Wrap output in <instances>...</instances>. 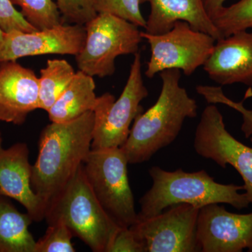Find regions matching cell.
Wrapping results in <instances>:
<instances>
[{
    "mask_svg": "<svg viewBox=\"0 0 252 252\" xmlns=\"http://www.w3.org/2000/svg\"><path fill=\"white\" fill-rule=\"evenodd\" d=\"M0 195H1V192H0Z\"/></svg>",
    "mask_w": 252,
    "mask_h": 252,
    "instance_id": "30",
    "label": "cell"
},
{
    "mask_svg": "<svg viewBox=\"0 0 252 252\" xmlns=\"http://www.w3.org/2000/svg\"><path fill=\"white\" fill-rule=\"evenodd\" d=\"M107 252H146L144 243L130 227L119 228Z\"/></svg>",
    "mask_w": 252,
    "mask_h": 252,
    "instance_id": "27",
    "label": "cell"
},
{
    "mask_svg": "<svg viewBox=\"0 0 252 252\" xmlns=\"http://www.w3.org/2000/svg\"><path fill=\"white\" fill-rule=\"evenodd\" d=\"M48 224L61 221L94 252H107L119 228L96 198L81 165L48 204Z\"/></svg>",
    "mask_w": 252,
    "mask_h": 252,
    "instance_id": "4",
    "label": "cell"
},
{
    "mask_svg": "<svg viewBox=\"0 0 252 252\" xmlns=\"http://www.w3.org/2000/svg\"><path fill=\"white\" fill-rule=\"evenodd\" d=\"M4 32L1 31L0 28V46H1V43H2L3 39H4Z\"/></svg>",
    "mask_w": 252,
    "mask_h": 252,
    "instance_id": "29",
    "label": "cell"
},
{
    "mask_svg": "<svg viewBox=\"0 0 252 252\" xmlns=\"http://www.w3.org/2000/svg\"><path fill=\"white\" fill-rule=\"evenodd\" d=\"M94 77L79 70L66 90L48 111L50 121L71 122L94 111L97 104Z\"/></svg>",
    "mask_w": 252,
    "mask_h": 252,
    "instance_id": "17",
    "label": "cell"
},
{
    "mask_svg": "<svg viewBox=\"0 0 252 252\" xmlns=\"http://www.w3.org/2000/svg\"><path fill=\"white\" fill-rule=\"evenodd\" d=\"M203 69L220 86L240 83L252 87V32H238L217 41Z\"/></svg>",
    "mask_w": 252,
    "mask_h": 252,
    "instance_id": "15",
    "label": "cell"
},
{
    "mask_svg": "<svg viewBox=\"0 0 252 252\" xmlns=\"http://www.w3.org/2000/svg\"><path fill=\"white\" fill-rule=\"evenodd\" d=\"M32 221L0 195V252H34L36 240L29 230Z\"/></svg>",
    "mask_w": 252,
    "mask_h": 252,
    "instance_id": "18",
    "label": "cell"
},
{
    "mask_svg": "<svg viewBox=\"0 0 252 252\" xmlns=\"http://www.w3.org/2000/svg\"><path fill=\"white\" fill-rule=\"evenodd\" d=\"M141 0H94L97 14H110L145 29L147 20L141 11Z\"/></svg>",
    "mask_w": 252,
    "mask_h": 252,
    "instance_id": "22",
    "label": "cell"
},
{
    "mask_svg": "<svg viewBox=\"0 0 252 252\" xmlns=\"http://www.w3.org/2000/svg\"><path fill=\"white\" fill-rule=\"evenodd\" d=\"M153 180L152 188L140 200L141 210L137 220L157 216L167 207L179 203L202 207L212 203L228 204L238 210L250 204L244 186L222 185L205 170L187 172L178 169L170 172L158 166L149 170Z\"/></svg>",
    "mask_w": 252,
    "mask_h": 252,
    "instance_id": "3",
    "label": "cell"
},
{
    "mask_svg": "<svg viewBox=\"0 0 252 252\" xmlns=\"http://www.w3.org/2000/svg\"><path fill=\"white\" fill-rule=\"evenodd\" d=\"M220 203L202 207L197 239L202 252H252V212L232 213Z\"/></svg>",
    "mask_w": 252,
    "mask_h": 252,
    "instance_id": "12",
    "label": "cell"
},
{
    "mask_svg": "<svg viewBox=\"0 0 252 252\" xmlns=\"http://www.w3.org/2000/svg\"><path fill=\"white\" fill-rule=\"evenodd\" d=\"M193 145L200 157L213 160L223 168L228 164L234 167L245 182V193L252 203V148L230 135L215 104L204 109L195 130Z\"/></svg>",
    "mask_w": 252,
    "mask_h": 252,
    "instance_id": "10",
    "label": "cell"
},
{
    "mask_svg": "<svg viewBox=\"0 0 252 252\" xmlns=\"http://www.w3.org/2000/svg\"><path fill=\"white\" fill-rule=\"evenodd\" d=\"M21 8V14L38 31L63 24V18L55 0H11Z\"/></svg>",
    "mask_w": 252,
    "mask_h": 252,
    "instance_id": "21",
    "label": "cell"
},
{
    "mask_svg": "<svg viewBox=\"0 0 252 252\" xmlns=\"http://www.w3.org/2000/svg\"><path fill=\"white\" fill-rule=\"evenodd\" d=\"M64 23L85 26L97 15L94 0H55Z\"/></svg>",
    "mask_w": 252,
    "mask_h": 252,
    "instance_id": "25",
    "label": "cell"
},
{
    "mask_svg": "<svg viewBox=\"0 0 252 252\" xmlns=\"http://www.w3.org/2000/svg\"><path fill=\"white\" fill-rule=\"evenodd\" d=\"M225 1L226 0H203L205 11L210 19L224 6Z\"/></svg>",
    "mask_w": 252,
    "mask_h": 252,
    "instance_id": "28",
    "label": "cell"
},
{
    "mask_svg": "<svg viewBox=\"0 0 252 252\" xmlns=\"http://www.w3.org/2000/svg\"><path fill=\"white\" fill-rule=\"evenodd\" d=\"M76 72L65 60H48L40 71L39 109L49 110L72 82Z\"/></svg>",
    "mask_w": 252,
    "mask_h": 252,
    "instance_id": "19",
    "label": "cell"
},
{
    "mask_svg": "<svg viewBox=\"0 0 252 252\" xmlns=\"http://www.w3.org/2000/svg\"><path fill=\"white\" fill-rule=\"evenodd\" d=\"M0 28L4 33L14 31L26 32L38 31L26 21L11 0H0Z\"/></svg>",
    "mask_w": 252,
    "mask_h": 252,
    "instance_id": "26",
    "label": "cell"
},
{
    "mask_svg": "<svg viewBox=\"0 0 252 252\" xmlns=\"http://www.w3.org/2000/svg\"><path fill=\"white\" fill-rule=\"evenodd\" d=\"M94 113L64 123L51 122L41 131L31 186L48 204L72 180L91 151Z\"/></svg>",
    "mask_w": 252,
    "mask_h": 252,
    "instance_id": "1",
    "label": "cell"
},
{
    "mask_svg": "<svg viewBox=\"0 0 252 252\" xmlns=\"http://www.w3.org/2000/svg\"><path fill=\"white\" fill-rule=\"evenodd\" d=\"M141 35L150 46L151 57L145 71L149 79L171 69L192 75L206 63L217 41L213 36L194 30L182 21H177L171 30L162 34L142 31Z\"/></svg>",
    "mask_w": 252,
    "mask_h": 252,
    "instance_id": "8",
    "label": "cell"
},
{
    "mask_svg": "<svg viewBox=\"0 0 252 252\" xmlns=\"http://www.w3.org/2000/svg\"><path fill=\"white\" fill-rule=\"evenodd\" d=\"M211 20L222 38L252 28V0L223 6Z\"/></svg>",
    "mask_w": 252,
    "mask_h": 252,
    "instance_id": "20",
    "label": "cell"
},
{
    "mask_svg": "<svg viewBox=\"0 0 252 252\" xmlns=\"http://www.w3.org/2000/svg\"><path fill=\"white\" fill-rule=\"evenodd\" d=\"M149 3L150 13L145 32L160 34L171 30L177 21L187 22L196 31L203 32L217 41L222 39L220 33L207 15L203 0H141Z\"/></svg>",
    "mask_w": 252,
    "mask_h": 252,
    "instance_id": "16",
    "label": "cell"
},
{
    "mask_svg": "<svg viewBox=\"0 0 252 252\" xmlns=\"http://www.w3.org/2000/svg\"><path fill=\"white\" fill-rule=\"evenodd\" d=\"M39 109V84L34 71L16 61L0 63V121L22 125Z\"/></svg>",
    "mask_w": 252,
    "mask_h": 252,
    "instance_id": "14",
    "label": "cell"
},
{
    "mask_svg": "<svg viewBox=\"0 0 252 252\" xmlns=\"http://www.w3.org/2000/svg\"><path fill=\"white\" fill-rule=\"evenodd\" d=\"M195 89L209 104H225L240 112L243 119L241 130L246 138L251 137L250 140L252 142V110L245 108L243 102H234L227 97L223 94L221 86L199 85Z\"/></svg>",
    "mask_w": 252,
    "mask_h": 252,
    "instance_id": "24",
    "label": "cell"
},
{
    "mask_svg": "<svg viewBox=\"0 0 252 252\" xmlns=\"http://www.w3.org/2000/svg\"><path fill=\"white\" fill-rule=\"evenodd\" d=\"M161 91L156 103L139 113L127 140L121 148L129 164L148 161L160 149L175 140L187 119L198 115L196 101L180 86V69L159 73Z\"/></svg>",
    "mask_w": 252,
    "mask_h": 252,
    "instance_id": "2",
    "label": "cell"
},
{
    "mask_svg": "<svg viewBox=\"0 0 252 252\" xmlns=\"http://www.w3.org/2000/svg\"><path fill=\"white\" fill-rule=\"evenodd\" d=\"M0 135H1V134H0Z\"/></svg>",
    "mask_w": 252,
    "mask_h": 252,
    "instance_id": "31",
    "label": "cell"
},
{
    "mask_svg": "<svg viewBox=\"0 0 252 252\" xmlns=\"http://www.w3.org/2000/svg\"><path fill=\"white\" fill-rule=\"evenodd\" d=\"M127 158L121 147L92 149L84 160V172L96 198L119 227L137 220L127 177Z\"/></svg>",
    "mask_w": 252,
    "mask_h": 252,
    "instance_id": "6",
    "label": "cell"
},
{
    "mask_svg": "<svg viewBox=\"0 0 252 252\" xmlns=\"http://www.w3.org/2000/svg\"><path fill=\"white\" fill-rule=\"evenodd\" d=\"M130 228L144 243L146 252H198L197 223L200 207L179 203Z\"/></svg>",
    "mask_w": 252,
    "mask_h": 252,
    "instance_id": "9",
    "label": "cell"
},
{
    "mask_svg": "<svg viewBox=\"0 0 252 252\" xmlns=\"http://www.w3.org/2000/svg\"><path fill=\"white\" fill-rule=\"evenodd\" d=\"M73 237L72 232L63 222L50 223L44 236L36 241L34 252H74Z\"/></svg>",
    "mask_w": 252,
    "mask_h": 252,
    "instance_id": "23",
    "label": "cell"
},
{
    "mask_svg": "<svg viewBox=\"0 0 252 252\" xmlns=\"http://www.w3.org/2000/svg\"><path fill=\"white\" fill-rule=\"evenodd\" d=\"M85 27V43L76 61L79 70L93 77L113 75L116 59L137 54L143 40L140 27L110 14H97Z\"/></svg>",
    "mask_w": 252,
    "mask_h": 252,
    "instance_id": "5",
    "label": "cell"
},
{
    "mask_svg": "<svg viewBox=\"0 0 252 252\" xmlns=\"http://www.w3.org/2000/svg\"><path fill=\"white\" fill-rule=\"evenodd\" d=\"M142 73L140 53L135 54L130 73L120 97L106 93L97 97L94 109V129L91 149L115 148L124 145L130 125L143 111L141 102L148 96Z\"/></svg>",
    "mask_w": 252,
    "mask_h": 252,
    "instance_id": "7",
    "label": "cell"
},
{
    "mask_svg": "<svg viewBox=\"0 0 252 252\" xmlns=\"http://www.w3.org/2000/svg\"><path fill=\"white\" fill-rule=\"evenodd\" d=\"M29 154L23 142L3 148L0 135V192L21 203L33 221L40 222L45 219L46 205L32 188V165Z\"/></svg>",
    "mask_w": 252,
    "mask_h": 252,
    "instance_id": "13",
    "label": "cell"
},
{
    "mask_svg": "<svg viewBox=\"0 0 252 252\" xmlns=\"http://www.w3.org/2000/svg\"><path fill=\"white\" fill-rule=\"evenodd\" d=\"M86 34L85 26L66 23L30 32L14 31L4 33L0 46V63L40 55L76 56L84 47Z\"/></svg>",
    "mask_w": 252,
    "mask_h": 252,
    "instance_id": "11",
    "label": "cell"
}]
</instances>
